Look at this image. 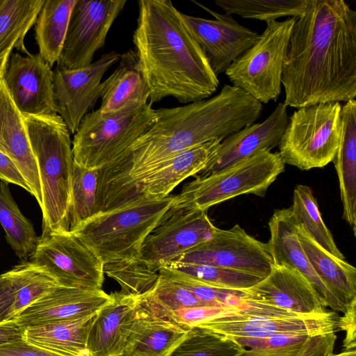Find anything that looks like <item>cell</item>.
Here are the masks:
<instances>
[{"label":"cell","mask_w":356,"mask_h":356,"mask_svg":"<svg viewBox=\"0 0 356 356\" xmlns=\"http://www.w3.org/2000/svg\"><path fill=\"white\" fill-rule=\"evenodd\" d=\"M239 309L241 308L218 306L186 307L172 312L168 315L166 320L192 327L209 318L236 313Z\"/></svg>","instance_id":"obj_44"},{"label":"cell","mask_w":356,"mask_h":356,"mask_svg":"<svg viewBox=\"0 0 356 356\" xmlns=\"http://www.w3.org/2000/svg\"><path fill=\"white\" fill-rule=\"evenodd\" d=\"M151 105L124 113L108 114L99 108L88 112L72 141L74 162L87 169L99 170L129 154L134 142L157 118Z\"/></svg>","instance_id":"obj_6"},{"label":"cell","mask_w":356,"mask_h":356,"mask_svg":"<svg viewBox=\"0 0 356 356\" xmlns=\"http://www.w3.org/2000/svg\"><path fill=\"white\" fill-rule=\"evenodd\" d=\"M284 168L278 152L263 150L218 172L196 177L175 195L174 204L207 211L241 195L263 197Z\"/></svg>","instance_id":"obj_7"},{"label":"cell","mask_w":356,"mask_h":356,"mask_svg":"<svg viewBox=\"0 0 356 356\" xmlns=\"http://www.w3.org/2000/svg\"><path fill=\"white\" fill-rule=\"evenodd\" d=\"M159 273L192 292L199 300L213 306L243 308L246 302L243 291L214 287L191 278L166 266H162Z\"/></svg>","instance_id":"obj_42"},{"label":"cell","mask_w":356,"mask_h":356,"mask_svg":"<svg viewBox=\"0 0 356 356\" xmlns=\"http://www.w3.org/2000/svg\"><path fill=\"white\" fill-rule=\"evenodd\" d=\"M296 228L300 245L314 272L327 288L348 305L356 298V268L346 259L325 251L300 228Z\"/></svg>","instance_id":"obj_28"},{"label":"cell","mask_w":356,"mask_h":356,"mask_svg":"<svg viewBox=\"0 0 356 356\" xmlns=\"http://www.w3.org/2000/svg\"><path fill=\"white\" fill-rule=\"evenodd\" d=\"M2 79L23 116L57 114L52 67L38 54L11 52Z\"/></svg>","instance_id":"obj_15"},{"label":"cell","mask_w":356,"mask_h":356,"mask_svg":"<svg viewBox=\"0 0 356 356\" xmlns=\"http://www.w3.org/2000/svg\"><path fill=\"white\" fill-rule=\"evenodd\" d=\"M337 338L336 333L308 337L294 344L245 348L236 356H332Z\"/></svg>","instance_id":"obj_43"},{"label":"cell","mask_w":356,"mask_h":356,"mask_svg":"<svg viewBox=\"0 0 356 356\" xmlns=\"http://www.w3.org/2000/svg\"><path fill=\"white\" fill-rule=\"evenodd\" d=\"M262 110L261 103L229 84L212 97L156 110V121L130 149L133 179L186 149L211 140H222L254 123Z\"/></svg>","instance_id":"obj_3"},{"label":"cell","mask_w":356,"mask_h":356,"mask_svg":"<svg viewBox=\"0 0 356 356\" xmlns=\"http://www.w3.org/2000/svg\"><path fill=\"white\" fill-rule=\"evenodd\" d=\"M201 306L213 305L201 301L192 292L161 274L153 289L137 298L138 314L165 320L179 309Z\"/></svg>","instance_id":"obj_34"},{"label":"cell","mask_w":356,"mask_h":356,"mask_svg":"<svg viewBox=\"0 0 356 356\" xmlns=\"http://www.w3.org/2000/svg\"><path fill=\"white\" fill-rule=\"evenodd\" d=\"M131 152L98 170L97 213L136 202L144 196L131 175Z\"/></svg>","instance_id":"obj_30"},{"label":"cell","mask_w":356,"mask_h":356,"mask_svg":"<svg viewBox=\"0 0 356 356\" xmlns=\"http://www.w3.org/2000/svg\"><path fill=\"white\" fill-rule=\"evenodd\" d=\"M175 195L145 197L128 205L99 212L74 232L103 264L138 258L150 232L173 204Z\"/></svg>","instance_id":"obj_5"},{"label":"cell","mask_w":356,"mask_h":356,"mask_svg":"<svg viewBox=\"0 0 356 356\" xmlns=\"http://www.w3.org/2000/svg\"><path fill=\"white\" fill-rule=\"evenodd\" d=\"M30 261L44 267L60 286L102 289L104 264L71 232L42 234Z\"/></svg>","instance_id":"obj_10"},{"label":"cell","mask_w":356,"mask_h":356,"mask_svg":"<svg viewBox=\"0 0 356 356\" xmlns=\"http://www.w3.org/2000/svg\"><path fill=\"white\" fill-rule=\"evenodd\" d=\"M332 356H356V350H343L340 353L334 354Z\"/></svg>","instance_id":"obj_51"},{"label":"cell","mask_w":356,"mask_h":356,"mask_svg":"<svg viewBox=\"0 0 356 356\" xmlns=\"http://www.w3.org/2000/svg\"><path fill=\"white\" fill-rule=\"evenodd\" d=\"M97 314L26 327L24 339L66 356H87L88 336Z\"/></svg>","instance_id":"obj_29"},{"label":"cell","mask_w":356,"mask_h":356,"mask_svg":"<svg viewBox=\"0 0 356 356\" xmlns=\"http://www.w3.org/2000/svg\"><path fill=\"white\" fill-rule=\"evenodd\" d=\"M190 327L137 312L122 356H170Z\"/></svg>","instance_id":"obj_27"},{"label":"cell","mask_w":356,"mask_h":356,"mask_svg":"<svg viewBox=\"0 0 356 356\" xmlns=\"http://www.w3.org/2000/svg\"><path fill=\"white\" fill-rule=\"evenodd\" d=\"M0 356H66L47 350L25 339L0 346Z\"/></svg>","instance_id":"obj_46"},{"label":"cell","mask_w":356,"mask_h":356,"mask_svg":"<svg viewBox=\"0 0 356 356\" xmlns=\"http://www.w3.org/2000/svg\"><path fill=\"white\" fill-rule=\"evenodd\" d=\"M288 121L287 106L280 102L263 122H254L224 138L195 177L218 172L259 152L278 146Z\"/></svg>","instance_id":"obj_18"},{"label":"cell","mask_w":356,"mask_h":356,"mask_svg":"<svg viewBox=\"0 0 356 356\" xmlns=\"http://www.w3.org/2000/svg\"><path fill=\"white\" fill-rule=\"evenodd\" d=\"M270 237L266 243L273 266L291 268L300 273L316 289L332 311L343 313L348 305L340 301L323 284L306 257L298 238L291 208L274 211L268 221Z\"/></svg>","instance_id":"obj_21"},{"label":"cell","mask_w":356,"mask_h":356,"mask_svg":"<svg viewBox=\"0 0 356 356\" xmlns=\"http://www.w3.org/2000/svg\"><path fill=\"white\" fill-rule=\"evenodd\" d=\"M216 229L206 211L177 205L173 202L145 238L138 259L159 270L161 266L208 240Z\"/></svg>","instance_id":"obj_11"},{"label":"cell","mask_w":356,"mask_h":356,"mask_svg":"<svg viewBox=\"0 0 356 356\" xmlns=\"http://www.w3.org/2000/svg\"><path fill=\"white\" fill-rule=\"evenodd\" d=\"M341 106L316 104L298 108L289 117L278 145L285 165L309 170L332 162L340 140Z\"/></svg>","instance_id":"obj_8"},{"label":"cell","mask_w":356,"mask_h":356,"mask_svg":"<svg viewBox=\"0 0 356 356\" xmlns=\"http://www.w3.org/2000/svg\"><path fill=\"white\" fill-rule=\"evenodd\" d=\"M120 56L112 51L83 67L69 70L56 66L53 70L56 113L70 134H75L83 118L100 98L101 80Z\"/></svg>","instance_id":"obj_17"},{"label":"cell","mask_w":356,"mask_h":356,"mask_svg":"<svg viewBox=\"0 0 356 356\" xmlns=\"http://www.w3.org/2000/svg\"><path fill=\"white\" fill-rule=\"evenodd\" d=\"M44 0H0V56L13 48L29 54L24 45Z\"/></svg>","instance_id":"obj_32"},{"label":"cell","mask_w":356,"mask_h":356,"mask_svg":"<svg viewBox=\"0 0 356 356\" xmlns=\"http://www.w3.org/2000/svg\"><path fill=\"white\" fill-rule=\"evenodd\" d=\"M0 179L7 183L16 184L31 193V190L24 177L15 163L0 151Z\"/></svg>","instance_id":"obj_48"},{"label":"cell","mask_w":356,"mask_h":356,"mask_svg":"<svg viewBox=\"0 0 356 356\" xmlns=\"http://www.w3.org/2000/svg\"><path fill=\"white\" fill-rule=\"evenodd\" d=\"M296 17L266 22L255 43L236 59L225 74L232 86L261 104L276 101L281 92L282 75Z\"/></svg>","instance_id":"obj_9"},{"label":"cell","mask_w":356,"mask_h":356,"mask_svg":"<svg viewBox=\"0 0 356 356\" xmlns=\"http://www.w3.org/2000/svg\"><path fill=\"white\" fill-rule=\"evenodd\" d=\"M338 318L337 312L332 310L316 315L273 316L250 314L243 307L236 313L209 318L195 326L227 337H314L338 332Z\"/></svg>","instance_id":"obj_14"},{"label":"cell","mask_w":356,"mask_h":356,"mask_svg":"<svg viewBox=\"0 0 356 356\" xmlns=\"http://www.w3.org/2000/svg\"><path fill=\"white\" fill-rule=\"evenodd\" d=\"M309 0H216L225 13L266 22L302 15Z\"/></svg>","instance_id":"obj_37"},{"label":"cell","mask_w":356,"mask_h":356,"mask_svg":"<svg viewBox=\"0 0 356 356\" xmlns=\"http://www.w3.org/2000/svg\"><path fill=\"white\" fill-rule=\"evenodd\" d=\"M194 3L214 18L205 19L182 13L181 17L218 76L255 43L259 34L241 25L231 15L220 14L197 1Z\"/></svg>","instance_id":"obj_16"},{"label":"cell","mask_w":356,"mask_h":356,"mask_svg":"<svg viewBox=\"0 0 356 356\" xmlns=\"http://www.w3.org/2000/svg\"><path fill=\"white\" fill-rule=\"evenodd\" d=\"M286 106L356 97V11L343 0H309L296 17L284 59Z\"/></svg>","instance_id":"obj_1"},{"label":"cell","mask_w":356,"mask_h":356,"mask_svg":"<svg viewBox=\"0 0 356 356\" xmlns=\"http://www.w3.org/2000/svg\"><path fill=\"white\" fill-rule=\"evenodd\" d=\"M221 141L190 148L151 167L135 180L139 191L145 197L169 195L182 181L196 176L206 166Z\"/></svg>","instance_id":"obj_24"},{"label":"cell","mask_w":356,"mask_h":356,"mask_svg":"<svg viewBox=\"0 0 356 356\" xmlns=\"http://www.w3.org/2000/svg\"><path fill=\"white\" fill-rule=\"evenodd\" d=\"M150 90L134 50L120 55L115 71L101 83L104 113H124L147 104Z\"/></svg>","instance_id":"obj_25"},{"label":"cell","mask_w":356,"mask_h":356,"mask_svg":"<svg viewBox=\"0 0 356 356\" xmlns=\"http://www.w3.org/2000/svg\"><path fill=\"white\" fill-rule=\"evenodd\" d=\"M244 349L226 337L192 326L170 356H236Z\"/></svg>","instance_id":"obj_41"},{"label":"cell","mask_w":356,"mask_h":356,"mask_svg":"<svg viewBox=\"0 0 356 356\" xmlns=\"http://www.w3.org/2000/svg\"><path fill=\"white\" fill-rule=\"evenodd\" d=\"M164 266L206 284L225 289L243 291L264 279L248 273L211 265L170 262Z\"/></svg>","instance_id":"obj_39"},{"label":"cell","mask_w":356,"mask_h":356,"mask_svg":"<svg viewBox=\"0 0 356 356\" xmlns=\"http://www.w3.org/2000/svg\"><path fill=\"white\" fill-rule=\"evenodd\" d=\"M15 300L13 287L3 273L0 275V323L14 318Z\"/></svg>","instance_id":"obj_47"},{"label":"cell","mask_w":356,"mask_h":356,"mask_svg":"<svg viewBox=\"0 0 356 356\" xmlns=\"http://www.w3.org/2000/svg\"><path fill=\"white\" fill-rule=\"evenodd\" d=\"M291 208L296 226L327 252L345 259L325 224L312 188L304 184L295 186Z\"/></svg>","instance_id":"obj_33"},{"label":"cell","mask_w":356,"mask_h":356,"mask_svg":"<svg viewBox=\"0 0 356 356\" xmlns=\"http://www.w3.org/2000/svg\"><path fill=\"white\" fill-rule=\"evenodd\" d=\"M15 291L14 318L24 309L59 286L42 266L26 261L4 273Z\"/></svg>","instance_id":"obj_36"},{"label":"cell","mask_w":356,"mask_h":356,"mask_svg":"<svg viewBox=\"0 0 356 356\" xmlns=\"http://www.w3.org/2000/svg\"><path fill=\"white\" fill-rule=\"evenodd\" d=\"M356 298L353 299L347 306L343 316H339L337 321L338 331L345 332L343 341V350H356Z\"/></svg>","instance_id":"obj_45"},{"label":"cell","mask_w":356,"mask_h":356,"mask_svg":"<svg viewBox=\"0 0 356 356\" xmlns=\"http://www.w3.org/2000/svg\"><path fill=\"white\" fill-rule=\"evenodd\" d=\"M172 262L206 264L266 277L273 267L268 245L248 234L239 225L217 228L206 241Z\"/></svg>","instance_id":"obj_13"},{"label":"cell","mask_w":356,"mask_h":356,"mask_svg":"<svg viewBox=\"0 0 356 356\" xmlns=\"http://www.w3.org/2000/svg\"><path fill=\"white\" fill-rule=\"evenodd\" d=\"M126 0H76L56 66L76 69L92 63Z\"/></svg>","instance_id":"obj_12"},{"label":"cell","mask_w":356,"mask_h":356,"mask_svg":"<svg viewBox=\"0 0 356 356\" xmlns=\"http://www.w3.org/2000/svg\"><path fill=\"white\" fill-rule=\"evenodd\" d=\"M111 300L102 289L58 286L13 319L22 327L77 319L97 314Z\"/></svg>","instance_id":"obj_20"},{"label":"cell","mask_w":356,"mask_h":356,"mask_svg":"<svg viewBox=\"0 0 356 356\" xmlns=\"http://www.w3.org/2000/svg\"><path fill=\"white\" fill-rule=\"evenodd\" d=\"M76 1H44L35 21L38 54L51 67L59 58Z\"/></svg>","instance_id":"obj_31"},{"label":"cell","mask_w":356,"mask_h":356,"mask_svg":"<svg viewBox=\"0 0 356 356\" xmlns=\"http://www.w3.org/2000/svg\"><path fill=\"white\" fill-rule=\"evenodd\" d=\"M97 178L98 170L87 169L74 162L67 213L70 232L97 213Z\"/></svg>","instance_id":"obj_38"},{"label":"cell","mask_w":356,"mask_h":356,"mask_svg":"<svg viewBox=\"0 0 356 356\" xmlns=\"http://www.w3.org/2000/svg\"><path fill=\"white\" fill-rule=\"evenodd\" d=\"M42 193V234L69 232L74 164L70 133L57 114L23 116Z\"/></svg>","instance_id":"obj_4"},{"label":"cell","mask_w":356,"mask_h":356,"mask_svg":"<svg viewBox=\"0 0 356 356\" xmlns=\"http://www.w3.org/2000/svg\"><path fill=\"white\" fill-rule=\"evenodd\" d=\"M0 223L6 233V239L21 259L31 257L39 237L31 222L20 211L8 187V183L0 182Z\"/></svg>","instance_id":"obj_35"},{"label":"cell","mask_w":356,"mask_h":356,"mask_svg":"<svg viewBox=\"0 0 356 356\" xmlns=\"http://www.w3.org/2000/svg\"><path fill=\"white\" fill-rule=\"evenodd\" d=\"M138 6L133 42L149 104L167 97L189 104L215 93L218 76L172 1L140 0Z\"/></svg>","instance_id":"obj_2"},{"label":"cell","mask_w":356,"mask_h":356,"mask_svg":"<svg viewBox=\"0 0 356 356\" xmlns=\"http://www.w3.org/2000/svg\"><path fill=\"white\" fill-rule=\"evenodd\" d=\"M25 328L14 319L0 323V346L24 339Z\"/></svg>","instance_id":"obj_49"},{"label":"cell","mask_w":356,"mask_h":356,"mask_svg":"<svg viewBox=\"0 0 356 356\" xmlns=\"http://www.w3.org/2000/svg\"><path fill=\"white\" fill-rule=\"evenodd\" d=\"M243 291L246 299L298 314H322L329 311L309 280L286 266H273L266 277Z\"/></svg>","instance_id":"obj_19"},{"label":"cell","mask_w":356,"mask_h":356,"mask_svg":"<svg viewBox=\"0 0 356 356\" xmlns=\"http://www.w3.org/2000/svg\"><path fill=\"white\" fill-rule=\"evenodd\" d=\"M103 306L88 333L87 356H122L137 316V298L115 291Z\"/></svg>","instance_id":"obj_22"},{"label":"cell","mask_w":356,"mask_h":356,"mask_svg":"<svg viewBox=\"0 0 356 356\" xmlns=\"http://www.w3.org/2000/svg\"><path fill=\"white\" fill-rule=\"evenodd\" d=\"M104 273L120 284V292L136 298L149 293L159 277V270L138 258L104 264Z\"/></svg>","instance_id":"obj_40"},{"label":"cell","mask_w":356,"mask_h":356,"mask_svg":"<svg viewBox=\"0 0 356 356\" xmlns=\"http://www.w3.org/2000/svg\"><path fill=\"white\" fill-rule=\"evenodd\" d=\"M12 51L13 50H10L0 56V77L3 75L6 64Z\"/></svg>","instance_id":"obj_50"},{"label":"cell","mask_w":356,"mask_h":356,"mask_svg":"<svg viewBox=\"0 0 356 356\" xmlns=\"http://www.w3.org/2000/svg\"><path fill=\"white\" fill-rule=\"evenodd\" d=\"M0 151L17 165L40 207L42 193L39 170L23 115L13 104L0 77Z\"/></svg>","instance_id":"obj_23"},{"label":"cell","mask_w":356,"mask_h":356,"mask_svg":"<svg viewBox=\"0 0 356 356\" xmlns=\"http://www.w3.org/2000/svg\"><path fill=\"white\" fill-rule=\"evenodd\" d=\"M337 171L343 218L356 230V101L349 100L341 108L339 147L332 161Z\"/></svg>","instance_id":"obj_26"}]
</instances>
